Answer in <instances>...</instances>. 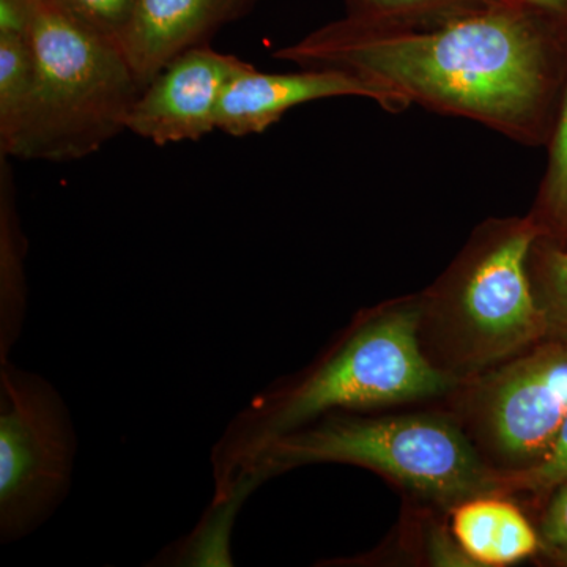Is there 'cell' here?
Instances as JSON below:
<instances>
[{
  "mask_svg": "<svg viewBox=\"0 0 567 567\" xmlns=\"http://www.w3.org/2000/svg\"><path fill=\"white\" fill-rule=\"evenodd\" d=\"M555 24L509 0H484L420 21L346 17L275 58L344 71L385 92L401 111L417 104L520 144H543L566 85Z\"/></svg>",
  "mask_w": 567,
  "mask_h": 567,
  "instance_id": "1",
  "label": "cell"
},
{
  "mask_svg": "<svg viewBox=\"0 0 567 567\" xmlns=\"http://www.w3.org/2000/svg\"><path fill=\"white\" fill-rule=\"evenodd\" d=\"M464 380L443 371L421 341V295L361 312L301 374L246 405L213 450V506L229 502L238 477L268 443L334 412H361L453 394Z\"/></svg>",
  "mask_w": 567,
  "mask_h": 567,
  "instance_id": "2",
  "label": "cell"
},
{
  "mask_svg": "<svg viewBox=\"0 0 567 567\" xmlns=\"http://www.w3.org/2000/svg\"><path fill=\"white\" fill-rule=\"evenodd\" d=\"M319 462L374 470L446 513L473 496L505 495L503 475L481 456L454 415L334 412L268 443L238 477L227 506L235 507L268 477Z\"/></svg>",
  "mask_w": 567,
  "mask_h": 567,
  "instance_id": "3",
  "label": "cell"
},
{
  "mask_svg": "<svg viewBox=\"0 0 567 567\" xmlns=\"http://www.w3.org/2000/svg\"><path fill=\"white\" fill-rule=\"evenodd\" d=\"M539 237L529 215L487 219L421 293V341L440 369L466 380L547 339L528 270Z\"/></svg>",
  "mask_w": 567,
  "mask_h": 567,
  "instance_id": "4",
  "label": "cell"
},
{
  "mask_svg": "<svg viewBox=\"0 0 567 567\" xmlns=\"http://www.w3.org/2000/svg\"><path fill=\"white\" fill-rule=\"evenodd\" d=\"M35 82L7 158L73 162L125 132L142 92L117 41L92 31L52 0H35Z\"/></svg>",
  "mask_w": 567,
  "mask_h": 567,
  "instance_id": "5",
  "label": "cell"
},
{
  "mask_svg": "<svg viewBox=\"0 0 567 567\" xmlns=\"http://www.w3.org/2000/svg\"><path fill=\"white\" fill-rule=\"evenodd\" d=\"M454 416L499 475L543 461L567 417V342H537L464 380Z\"/></svg>",
  "mask_w": 567,
  "mask_h": 567,
  "instance_id": "6",
  "label": "cell"
},
{
  "mask_svg": "<svg viewBox=\"0 0 567 567\" xmlns=\"http://www.w3.org/2000/svg\"><path fill=\"white\" fill-rule=\"evenodd\" d=\"M74 434L58 391L6 360L0 372V536L20 539L61 503Z\"/></svg>",
  "mask_w": 567,
  "mask_h": 567,
  "instance_id": "7",
  "label": "cell"
},
{
  "mask_svg": "<svg viewBox=\"0 0 567 567\" xmlns=\"http://www.w3.org/2000/svg\"><path fill=\"white\" fill-rule=\"evenodd\" d=\"M249 65L207 43L182 52L142 89L126 130L156 145L207 136L218 130L224 89Z\"/></svg>",
  "mask_w": 567,
  "mask_h": 567,
  "instance_id": "8",
  "label": "cell"
},
{
  "mask_svg": "<svg viewBox=\"0 0 567 567\" xmlns=\"http://www.w3.org/2000/svg\"><path fill=\"white\" fill-rule=\"evenodd\" d=\"M338 96L368 99L393 114L402 112L385 92L344 71L301 69L295 73H262L249 65L224 89L218 130L237 137L264 133L293 107Z\"/></svg>",
  "mask_w": 567,
  "mask_h": 567,
  "instance_id": "9",
  "label": "cell"
},
{
  "mask_svg": "<svg viewBox=\"0 0 567 567\" xmlns=\"http://www.w3.org/2000/svg\"><path fill=\"white\" fill-rule=\"evenodd\" d=\"M257 0H136L118 44L142 87L174 58L205 44Z\"/></svg>",
  "mask_w": 567,
  "mask_h": 567,
  "instance_id": "10",
  "label": "cell"
},
{
  "mask_svg": "<svg viewBox=\"0 0 567 567\" xmlns=\"http://www.w3.org/2000/svg\"><path fill=\"white\" fill-rule=\"evenodd\" d=\"M511 498L477 495L447 513L451 535L472 566H513L539 551V532Z\"/></svg>",
  "mask_w": 567,
  "mask_h": 567,
  "instance_id": "11",
  "label": "cell"
},
{
  "mask_svg": "<svg viewBox=\"0 0 567 567\" xmlns=\"http://www.w3.org/2000/svg\"><path fill=\"white\" fill-rule=\"evenodd\" d=\"M548 163L532 216L540 238L567 240V80L548 137Z\"/></svg>",
  "mask_w": 567,
  "mask_h": 567,
  "instance_id": "12",
  "label": "cell"
},
{
  "mask_svg": "<svg viewBox=\"0 0 567 567\" xmlns=\"http://www.w3.org/2000/svg\"><path fill=\"white\" fill-rule=\"evenodd\" d=\"M35 52L31 32L0 33V147L11 140L31 100Z\"/></svg>",
  "mask_w": 567,
  "mask_h": 567,
  "instance_id": "13",
  "label": "cell"
},
{
  "mask_svg": "<svg viewBox=\"0 0 567 567\" xmlns=\"http://www.w3.org/2000/svg\"><path fill=\"white\" fill-rule=\"evenodd\" d=\"M528 270L546 320L547 339L567 342V246L537 238L529 252Z\"/></svg>",
  "mask_w": 567,
  "mask_h": 567,
  "instance_id": "14",
  "label": "cell"
},
{
  "mask_svg": "<svg viewBox=\"0 0 567 567\" xmlns=\"http://www.w3.org/2000/svg\"><path fill=\"white\" fill-rule=\"evenodd\" d=\"M484 0H347L349 14L375 22L420 21Z\"/></svg>",
  "mask_w": 567,
  "mask_h": 567,
  "instance_id": "15",
  "label": "cell"
},
{
  "mask_svg": "<svg viewBox=\"0 0 567 567\" xmlns=\"http://www.w3.org/2000/svg\"><path fill=\"white\" fill-rule=\"evenodd\" d=\"M71 18L107 39L121 40L136 0H52Z\"/></svg>",
  "mask_w": 567,
  "mask_h": 567,
  "instance_id": "16",
  "label": "cell"
},
{
  "mask_svg": "<svg viewBox=\"0 0 567 567\" xmlns=\"http://www.w3.org/2000/svg\"><path fill=\"white\" fill-rule=\"evenodd\" d=\"M505 481V495L513 496L518 492H546L558 487L567 481V417L559 429L554 445L543 461L527 472L513 476H503Z\"/></svg>",
  "mask_w": 567,
  "mask_h": 567,
  "instance_id": "17",
  "label": "cell"
},
{
  "mask_svg": "<svg viewBox=\"0 0 567 567\" xmlns=\"http://www.w3.org/2000/svg\"><path fill=\"white\" fill-rule=\"evenodd\" d=\"M540 548L567 563V481L555 487L539 527Z\"/></svg>",
  "mask_w": 567,
  "mask_h": 567,
  "instance_id": "18",
  "label": "cell"
},
{
  "mask_svg": "<svg viewBox=\"0 0 567 567\" xmlns=\"http://www.w3.org/2000/svg\"><path fill=\"white\" fill-rule=\"evenodd\" d=\"M509 2L539 11L559 24H567V0H509Z\"/></svg>",
  "mask_w": 567,
  "mask_h": 567,
  "instance_id": "19",
  "label": "cell"
}]
</instances>
